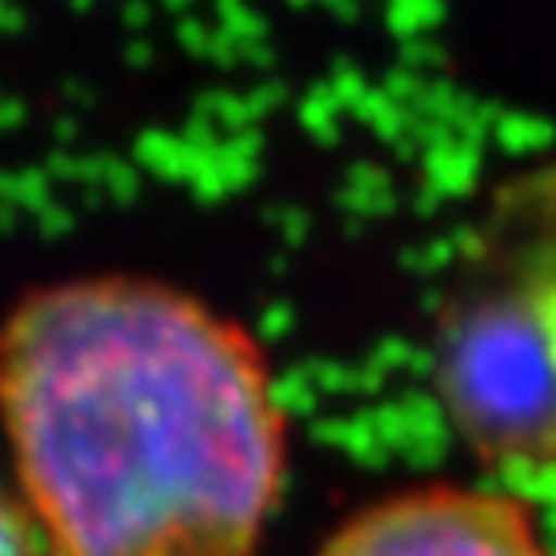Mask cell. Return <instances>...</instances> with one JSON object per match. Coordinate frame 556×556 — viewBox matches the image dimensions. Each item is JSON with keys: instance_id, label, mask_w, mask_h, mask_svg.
<instances>
[{"instance_id": "277c9868", "label": "cell", "mask_w": 556, "mask_h": 556, "mask_svg": "<svg viewBox=\"0 0 556 556\" xmlns=\"http://www.w3.org/2000/svg\"><path fill=\"white\" fill-rule=\"evenodd\" d=\"M0 556H39L31 521L24 518V510L4 491H0Z\"/></svg>"}, {"instance_id": "7a4b0ae2", "label": "cell", "mask_w": 556, "mask_h": 556, "mask_svg": "<svg viewBox=\"0 0 556 556\" xmlns=\"http://www.w3.org/2000/svg\"><path fill=\"white\" fill-rule=\"evenodd\" d=\"M448 394L479 444L556 468V263L464 321Z\"/></svg>"}, {"instance_id": "6da1fadb", "label": "cell", "mask_w": 556, "mask_h": 556, "mask_svg": "<svg viewBox=\"0 0 556 556\" xmlns=\"http://www.w3.org/2000/svg\"><path fill=\"white\" fill-rule=\"evenodd\" d=\"M0 421L54 556H260L287 417L260 344L186 290L27 294L0 325Z\"/></svg>"}, {"instance_id": "3957f363", "label": "cell", "mask_w": 556, "mask_h": 556, "mask_svg": "<svg viewBox=\"0 0 556 556\" xmlns=\"http://www.w3.org/2000/svg\"><path fill=\"white\" fill-rule=\"evenodd\" d=\"M317 556H556L526 503L479 486H421L344 521Z\"/></svg>"}]
</instances>
